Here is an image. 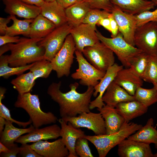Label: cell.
<instances>
[{
    "label": "cell",
    "mask_w": 157,
    "mask_h": 157,
    "mask_svg": "<svg viewBox=\"0 0 157 157\" xmlns=\"http://www.w3.org/2000/svg\"><path fill=\"white\" fill-rule=\"evenodd\" d=\"M150 55L142 51L133 60L130 66L142 79L149 63Z\"/></svg>",
    "instance_id": "e575fe53"
},
{
    "label": "cell",
    "mask_w": 157,
    "mask_h": 157,
    "mask_svg": "<svg viewBox=\"0 0 157 157\" xmlns=\"http://www.w3.org/2000/svg\"><path fill=\"white\" fill-rule=\"evenodd\" d=\"M8 55H2L0 56V76L5 79H8L14 75L19 76L26 70H29L34 63L26 65L17 67L8 66Z\"/></svg>",
    "instance_id": "1f68e13d"
},
{
    "label": "cell",
    "mask_w": 157,
    "mask_h": 157,
    "mask_svg": "<svg viewBox=\"0 0 157 157\" xmlns=\"http://www.w3.org/2000/svg\"><path fill=\"white\" fill-rule=\"evenodd\" d=\"M115 108L126 122L144 114L148 110V107L136 100L120 103Z\"/></svg>",
    "instance_id": "d4e9b609"
},
{
    "label": "cell",
    "mask_w": 157,
    "mask_h": 157,
    "mask_svg": "<svg viewBox=\"0 0 157 157\" xmlns=\"http://www.w3.org/2000/svg\"><path fill=\"white\" fill-rule=\"evenodd\" d=\"M142 126L133 122H125L117 132L109 135H85L86 138L95 146L99 157H105L110 151Z\"/></svg>",
    "instance_id": "3957f363"
},
{
    "label": "cell",
    "mask_w": 157,
    "mask_h": 157,
    "mask_svg": "<svg viewBox=\"0 0 157 157\" xmlns=\"http://www.w3.org/2000/svg\"><path fill=\"white\" fill-rule=\"evenodd\" d=\"M40 7V14L52 22L56 27L67 22L65 9L60 6L56 0L45 2Z\"/></svg>",
    "instance_id": "cb8c5ba5"
},
{
    "label": "cell",
    "mask_w": 157,
    "mask_h": 157,
    "mask_svg": "<svg viewBox=\"0 0 157 157\" xmlns=\"http://www.w3.org/2000/svg\"><path fill=\"white\" fill-rule=\"evenodd\" d=\"M35 81L33 74L30 71L18 76L13 79L10 83L18 94H22L30 92L35 84Z\"/></svg>",
    "instance_id": "4dcf8cb0"
},
{
    "label": "cell",
    "mask_w": 157,
    "mask_h": 157,
    "mask_svg": "<svg viewBox=\"0 0 157 157\" xmlns=\"http://www.w3.org/2000/svg\"><path fill=\"white\" fill-rule=\"evenodd\" d=\"M10 16L13 24L7 27L6 34L12 36L22 35L27 37L29 33L31 24L33 19L21 20L17 19L15 15Z\"/></svg>",
    "instance_id": "f546056e"
},
{
    "label": "cell",
    "mask_w": 157,
    "mask_h": 157,
    "mask_svg": "<svg viewBox=\"0 0 157 157\" xmlns=\"http://www.w3.org/2000/svg\"><path fill=\"white\" fill-rule=\"evenodd\" d=\"M79 0V1H82L83 0Z\"/></svg>",
    "instance_id": "6f0895ef"
},
{
    "label": "cell",
    "mask_w": 157,
    "mask_h": 157,
    "mask_svg": "<svg viewBox=\"0 0 157 157\" xmlns=\"http://www.w3.org/2000/svg\"><path fill=\"white\" fill-rule=\"evenodd\" d=\"M72 27L67 22L56 27L38 43L45 50L44 59L51 61L62 47Z\"/></svg>",
    "instance_id": "9c48e42d"
},
{
    "label": "cell",
    "mask_w": 157,
    "mask_h": 157,
    "mask_svg": "<svg viewBox=\"0 0 157 157\" xmlns=\"http://www.w3.org/2000/svg\"><path fill=\"white\" fill-rule=\"evenodd\" d=\"M123 68V65H119L115 63L106 71L104 76L94 87L93 96L96 97L98 93L99 94L94 100L90 102V110L96 108H101L105 105L102 101V97L110 84L114 80L118 72Z\"/></svg>",
    "instance_id": "9a60e30c"
},
{
    "label": "cell",
    "mask_w": 157,
    "mask_h": 157,
    "mask_svg": "<svg viewBox=\"0 0 157 157\" xmlns=\"http://www.w3.org/2000/svg\"><path fill=\"white\" fill-rule=\"evenodd\" d=\"M88 140L84 137L78 139L76 142L75 149L78 156L80 157H93L89 147Z\"/></svg>",
    "instance_id": "f35d334b"
},
{
    "label": "cell",
    "mask_w": 157,
    "mask_h": 157,
    "mask_svg": "<svg viewBox=\"0 0 157 157\" xmlns=\"http://www.w3.org/2000/svg\"><path fill=\"white\" fill-rule=\"evenodd\" d=\"M61 84V81L52 83L48 88L47 93L58 104L62 118L75 117L83 112H90V105L94 87H88L85 92L80 93L76 90L78 83L75 82L69 85V91L64 93L60 89Z\"/></svg>",
    "instance_id": "6da1fadb"
},
{
    "label": "cell",
    "mask_w": 157,
    "mask_h": 157,
    "mask_svg": "<svg viewBox=\"0 0 157 157\" xmlns=\"http://www.w3.org/2000/svg\"><path fill=\"white\" fill-rule=\"evenodd\" d=\"M35 80L38 78H47L53 70L51 62L44 58L34 63L29 69Z\"/></svg>",
    "instance_id": "836d02e7"
},
{
    "label": "cell",
    "mask_w": 157,
    "mask_h": 157,
    "mask_svg": "<svg viewBox=\"0 0 157 157\" xmlns=\"http://www.w3.org/2000/svg\"><path fill=\"white\" fill-rule=\"evenodd\" d=\"M35 128L33 125L27 128H17L13 126L12 122L6 120L4 129L0 135V142L8 148L14 144V142L19 137L30 132Z\"/></svg>",
    "instance_id": "83f0119b"
},
{
    "label": "cell",
    "mask_w": 157,
    "mask_h": 157,
    "mask_svg": "<svg viewBox=\"0 0 157 157\" xmlns=\"http://www.w3.org/2000/svg\"><path fill=\"white\" fill-rule=\"evenodd\" d=\"M43 38L22 37L17 43L8 44L10 51L8 58L9 66H25L44 58L45 50L38 44Z\"/></svg>",
    "instance_id": "7a4b0ae2"
},
{
    "label": "cell",
    "mask_w": 157,
    "mask_h": 157,
    "mask_svg": "<svg viewBox=\"0 0 157 157\" xmlns=\"http://www.w3.org/2000/svg\"><path fill=\"white\" fill-rule=\"evenodd\" d=\"M139 87L134 95L135 100L142 103L147 107L157 102V89L156 87L151 89Z\"/></svg>",
    "instance_id": "d6a6232c"
},
{
    "label": "cell",
    "mask_w": 157,
    "mask_h": 157,
    "mask_svg": "<svg viewBox=\"0 0 157 157\" xmlns=\"http://www.w3.org/2000/svg\"><path fill=\"white\" fill-rule=\"evenodd\" d=\"M63 119L76 128H86L92 131L96 135L106 134L104 120L100 113L83 112L78 116Z\"/></svg>",
    "instance_id": "8fae6325"
},
{
    "label": "cell",
    "mask_w": 157,
    "mask_h": 157,
    "mask_svg": "<svg viewBox=\"0 0 157 157\" xmlns=\"http://www.w3.org/2000/svg\"><path fill=\"white\" fill-rule=\"evenodd\" d=\"M61 128L54 124L42 128H35L30 132L19 137L15 142L21 144L41 140L56 139L60 137Z\"/></svg>",
    "instance_id": "d6986e66"
},
{
    "label": "cell",
    "mask_w": 157,
    "mask_h": 157,
    "mask_svg": "<svg viewBox=\"0 0 157 157\" xmlns=\"http://www.w3.org/2000/svg\"><path fill=\"white\" fill-rule=\"evenodd\" d=\"M89 4L91 9H98L111 13L113 5L109 0H83Z\"/></svg>",
    "instance_id": "60d3db41"
},
{
    "label": "cell",
    "mask_w": 157,
    "mask_h": 157,
    "mask_svg": "<svg viewBox=\"0 0 157 157\" xmlns=\"http://www.w3.org/2000/svg\"><path fill=\"white\" fill-rule=\"evenodd\" d=\"M114 81L130 94L134 96L137 88L142 86L143 80L130 67L119 71Z\"/></svg>",
    "instance_id": "ffe728a7"
},
{
    "label": "cell",
    "mask_w": 157,
    "mask_h": 157,
    "mask_svg": "<svg viewBox=\"0 0 157 157\" xmlns=\"http://www.w3.org/2000/svg\"><path fill=\"white\" fill-rule=\"evenodd\" d=\"M20 38L18 36H12L7 34L0 36V46L9 44L17 43L20 40Z\"/></svg>",
    "instance_id": "7bdbcfd3"
},
{
    "label": "cell",
    "mask_w": 157,
    "mask_h": 157,
    "mask_svg": "<svg viewBox=\"0 0 157 157\" xmlns=\"http://www.w3.org/2000/svg\"><path fill=\"white\" fill-rule=\"evenodd\" d=\"M118 154L120 157H154L149 144L127 138L118 145Z\"/></svg>",
    "instance_id": "2e32d148"
},
{
    "label": "cell",
    "mask_w": 157,
    "mask_h": 157,
    "mask_svg": "<svg viewBox=\"0 0 157 157\" xmlns=\"http://www.w3.org/2000/svg\"><path fill=\"white\" fill-rule=\"evenodd\" d=\"M76 50L74 40L70 34L66 37L61 49L51 61L53 70L56 71L58 78L69 75Z\"/></svg>",
    "instance_id": "ba28073f"
},
{
    "label": "cell",
    "mask_w": 157,
    "mask_h": 157,
    "mask_svg": "<svg viewBox=\"0 0 157 157\" xmlns=\"http://www.w3.org/2000/svg\"><path fill=\"white\" fill-rule=\"evenodd\" d=\"M6 120L4 118L0 117V135L1 134L4 129Z\"/></svg>",
    "instance_id": "f907efd6"
},
{
    "label": "cell",
    "mask_w": 157,
    "mask_h": 157,
    "mask_svg": "<svg viewBox=\"0 0 157 157\" xmlns=\"http://www.w3.org/2000/svg\"><path fill=\"white\" fill-rule=\"evenodd\" d=\"M45 2H49L53 1L56 0H43Z\"/></svg>",
    "instance_id": "11a10c76"
},
{
    "label": "cell",
    "mask_w": 157,
    "mask_h": 157,
    "mask_svg": "<svg viewBox=\"0 0 157 157\" xmlns=\"http://www.w3.org/2000/svg\"><path fill=\"white\" fill-rule=\"evenodd\" d=\"M153 119H149L146 124L134 134L127 138L131 140L141 142L147 144L154 143L157 148V130L154 127Z\"/></svg>",
    "instance_id": "f1b7e54d"
},
{
    "label": "cell",
    "mask_w": 157,
    "mask_h": 157,
    "mask_svg": "<svg viewBox=\"0 0 157 157\" xmlns=\"http://www.w3.org/2000/svg\"><path fill=\"white\" fill-rule=\"evenodd\" d=\"M111 13L117 23L119 32L124 40L131 45L135 46L134 36L137 27L135 15L126 13L115 5Z\"/></svg>",
    "instance_id": "7c38bea8"
},
{
    "label": "cell",
    "mask_w": 157,
    "mask_h": 157,
    "mask_svg": "<svg viewBox=\"0 0 157 157\" xmlns=\"http://www.w3.org/2000/svg\"><path fill=\"white\" fill-rule=\"evenodd\" d=\"M58 120L60 125V137L69 151L68 157H78L75 151V144L78 139L85 135L84 131L74 127L71 123L66 122L62 118Z\"/></svg>",
    "instance_id": "ac0fdd59"
},
{
    "label": "cell",
    "mask_w": 157,
    "mask_h": 157,
    "mask_svg": "<svg viewBox=\"0 0 157 157\" xmlns=\"http://www.w3.org/2000/svg\"><path fill=\"white\" fill-rule=\"evenodd\" d=\"M104 118L106 134L117 131L125 122L124 118L117 112L115 108L105 105L101 108H97Z\"/></svg>",
    "instance_id": "603a6c76"
},
{
    "label": "cell",
    "mask_w": 157,
    "mask_h": 157,
    "mask_svg": "<svg viewBox=\"0 0 157 157\" xmlns=\"http://www.w3.org/2000/svg\"><path fill=\"white\" fill-rule=\"evenodd\" d=\"M154 86L156 87V89H157V86Z\"/></svg>",
    "instance_id": "680465c9"
},
{
    "label": "cell",
    "mask_w": 157,
    "mask_h": 157,
    "mask_svg": "<svg viewBox=\"0 0 157 157\" xmlns=\"http://www.w3.org/2000/svg\"><path fill=\"white\" fill-rule=\"evenodd\" d=\"M109 18L110 22V32L111 33V37L114 38L117 35L119 32L118 26L112 14Z\"/></svg>",
    "instance_id": "f6af8a7d"
},
{
    "label": "cell",
    "mask_w": 157,
    "mask_h": 157,
    "mask_svg": "<svg viewBox=\"0 0 157 157\" xmlns=\"http://www.w3.org/2000/svg\"><path fill=\"white\" fill-rule=\"evenodd\" d=\"M135 16L137 27L150 22L157 23V8L154 10L145 11Z\"/></svg>",
    "instance_id": "ab89813d"
},
{
    "label": "cell",
    "mask_w": 157,
    "mask_h": 157,
    "mask_svg": "<svg viewBox=\"0 0 157 157\" xmlns=\"http://www.w3.org/2000/svg\"><path fill=\"white\" fill-rule=\"evenodd\" d=\"M56 28L52 22L40 14L33 19L31 24L29 33L27 37L43 38Z\"/></svg>",
    "instance_id": "484cf974"
},
{
    "label": "cell",
    "mask_w": 157,
    "mask_h": 157,
    "mask_svg": "<svg viewBox=\"0 0 157 157\" xmlns=\"http://www.w3.org/2000/svg\"><path fill=\"white\" fill-rule=\"evenodd\" d=\"M75 54L78 64V68L71 75L74 79H79L81 85L94 87L104 76L106 73L98 70L84 57L82 52L76 50Z\"/></svg>",
    "instance_id": "30bf717a"
},
{
    "label": "cell",
    "mask_w": 157,
    "mask_h": 157,
    "mask_svg": "<svg viewBox=\"0 0 157 157\" xmlns=\"http://www.w3.org/2000/svg\"><path fill=\"white\" fill-rule=\"evenodd\" d=\"M101 25L110 32V22L109 17L101 19L98 22V24Z\"/></svg>",
    "instance_id": "c3c4849f"
},
{
    "label": "cell",
    "mask_w": 157,
    "mask_h": 157,
    "mask_svg": "<svg viewBox=\"0 0 157 157\" xmlns=\"http://www.w3.org/2000/svg\"><path fill=\"white\" fill-rule=\"evenodd\" d=\"M154 157H157V153L154 154Z\"/></svg>",
    "instance_id": "9f6ffc18"
},
{
    "label": "cell",
    "mask_w": 157,
    "mask_h": 157,
    "mask_svg": "<svg viewBox=\"0 0 157 157\" xmlns=\"http://www.w3.org/2000/svg\"><path fill=\"white\" fill-rule=\"evenodd\" d=\"M97 30L96 27L83 23L73 27L70 34L74 40L76 50L82 52L85 47L92 46L99 42Z\"/></svg>",
    "instance_id": "4fadbf2b"
},
{
    "label": "cell",
    "mask_w": 157,
    "mask_h": 157,
    "mask_svg": "<svg viewBox=\"0 0 157 157\" xmlns=\"http://www.w3.org/2000/svg\"><path fill=\"white\" fill-rule=\"evenodd\" d=\"M30 146L42 157H68L69 154L61 138L52 142L40 140L33 142Z\"/></svg>",
    "instance_id": "5bb4252c"
},
{
    "label": "cell",
    "mask_w": 157,
    "mask_h": 157,
    "mask_svg": "<svg viewBox=\"0 0 157 157\" xmlns=\"http://www.w3.org/2000/svg\"><path fill=\"white\" fill-rule=\"evenodd\" d=\"M123 12L137 15L154 9V3L149 0H109Z\"/></svg>",
    "instance_id": "7402d4cb"
},
{
    "label": "cell",
    "mask_w": 157,
    "mask_h": 157,
    "mask_svg": "<svg viewBox=\"0 0 157 157\" xmlns=\"http://www.w3.org/2000/svg\"><path fill=\"white\" fill-rule=\"evenodd\" d=\"M0 56L3 55L6 52L9 51V49L7 44L0 46Z\"/></svg>",
    "instance_id": "816d5d0a"
},
{
    "label": "cell",
    "mask_w": 157,
    "mask_h": 157,
    "mask_svg": "<svg viewBox=\"0 0 157 157\" xmlns=\"http://www.w3.org/2000/svg\"><path fill=\"white\" fill-rule=\"evenodd\" d=\"M4 11L10 15L25 19H34L41 13V7L19 0H3Z\"/></svg>",
    "instance_id": "e0dca14e"
},
{
    "label": "cell",
    "mask_w": 157,
    "mask_h": 157,
    "mask_svg": "<svg viewBox=\"0 0 157 157\" xmlns=\"http://www.w3.org/2000/svg\"><path fill=\"white\" fill-rule=\"evenodd\" d=\"M106 105L115 108L119 103L135 100L133 96L130 94L114 81L110 84L102 97Z\"/></svg>",
    "instance_id": "44dd1931"
},
{
    "label": "cell",
    "mask_w": 157,
    "mask_h": 157,
    "mask_svg": "<svg viewBox=\"0 0 157 157\" xmlns=\"http://www.w3.org/2000/svg\"><path fill=\"white\" fill-rule=\"evenodd\" d=\"M9 151V149L7 147L0 142V153L2 152H6Z\"/></svg>",
    "instance_id": "f5cc1de1"
},
{
    "label": "cell",
    "mask_w": 157,
    "mask_h": 157,
    "mask_svg": "<svg viewBox=\"0 0 157 157\" xmlns=\"http://www.w3.org/2000/svg\"><path fill=\"white\" fill-rule=\"evenodd\" d=\"M153 2L155 4V6H157V0H149Z\"/></svg>",
    "instance_id": "db71d44e"
},
{
    "label": "cell",
    "mask_w": 157,
    "mask_h": 157,
    "mask_svg": "<svg viewBox=\"0 0 157 157\" xmlns=\"http://www.w3.org/2000/svg\"><path fill=\"white\" fill-rule=\"evenodd\" d=\"M90 9L88 3L83 0L78 1L65 9L67 22L72 27L78 26L82 23Z\"/></svg>",
    "instance_id": "4316f807"
},
{
    "label": "cell",
    "mask_w": 157,
    "mask_h": 157,
    "mask_svg": "<svg viewBox=\"0 0 157 157\" xmlns=\"http://www.w3.org/2000/svg\"><path fill=\"white\" fill-rule=\"evenodd\" d=\"M57 3L62 7L66 9L75 3L79 0H56Z\"/></svg>",
    "instance_id": "7dc6e473"
},
{
    "label": "cell",
    "mask_w": 157,
    "mask_h": 157,
    "mask_svg": "<svg viewBox=\"0 0 157 157\" xmlns=\"http://www.w3.org/2000/svg\"><path fill=\"white\" fill-rule=\"evenodd\" d=\"M8 149L9 151L6 152L0 153V157H16L19 152V147L14 143Z\"/></svg>",
    "instance_id": "ee69618b"
},
{
    "label": "cell",
    "mask_w": 157,
    "mask_h": 157,
    "mask_svg": "<svg viewBox=\"0 0 157 157\" xmlns=\"http://www.w3.org/2000/svg\"><path fill=\"white\" fill-rule=\"evenodd\" d=\"M82 53L91 64L104 72L115 63L113 52L100 41L85 47Z\"/></svg>",
    "instance_id": "8992f818"
},
{
    "label": "cell",
    "mask_w": 157,
    "mask_h": 157,
    "mask_svg": "<svg viewBox=\"0 0 157 157\" xmlns=\"http://www.w3.org/2000/svg\"><path fill=\"white\" fill-rule=\"evenodd\" d=\"M12 20L10 16L6 18L0 17V34L3 35L6 34L7 24Z\"/></svg>",
    "instance_id": "bcb514c9"
},
{
    "label": "cell",
    "mask_w": 157,
    "mask_h": 157,
    "mask_svg": "<svg viewBox=\"0 0 157 157\" xmlns=\"http://www.w3.org/2000/svg\"><path fill=\"white\" fill-rule=\"evenodd\" d=\"M143 81L157 86V55H150L147 68L142 78Z\"/></svg>",
    "instance_id": "d590c367"
},
{
    "label": "cell",
    "mask_w": 157,
    "mask_h": 157,
    "mask_svg": "<svg viewBox=\"0 0 157 157\" xmlns=\"http://www.w3.org/2000/svg\"><path fill=\"white\" fill-rule=\"evenodd\" d=\"M14 105L15 107L22 108L26 111L35 128H40L44 125L55 124L58 120L52 112H45L42 110L38 94H32L30 92L18 94Z\"/></svg>",
    "instance_id": "277c9868"
},
{
    "label": "cell",
    "mask_w": 157,
    "mask_h": 157,
    "mask_svg": "<svg viewBox=\"0 0 157 157\" xmlns=\"http://www.w3.org/2000/svg\"><path fill=\"white\" fill-rule=\"evenodd\" d=\"M19 154L23 157H42L33 149L31 148L30 145L27 143L22 144L19 147Z\"/></svg>",
    "instance_id": "b9f144b4"
},
{
    "label": "cell",
    "mask_w": 157,
    "mask_h": 157,
    "mask_svg": "<svg viewBox=\"0 0 157 157\" xmlns=\"http://www.w3.org/2000/svg\"><path fill=\"white\" fill-rule=\"evenodd\" d=\"M6 89L2 87L0 88V117L4 118L6 120H9L14 123L20 127L26 128L27 126L32 123L30 119L27 122H22L16 120L12 118L9 109L2 102V100L4 97V94Z\"/></svg>",
    "instance_id": "74e56055"
},
{
    "label": "cell",
    "mask_w": 157,
    "mask_h": 157,
    "mask_svg": "<svg viewBox=\"0 0 157 157\" xmlns=\"http://www.w3.org/2000/svg\"><path fill=\"white\" fill-rule=\"evenodd\" d=\"M96 33L100 41L113 51L125 68L130 67L134 58L143 51L128 43L119 32L116 37L111 38L104 36L97 30Z\"/></svg>",
    "instance_id": "5b68a950"
},
{
    "label": "cell",
    "mask_w": 157,
    "mask_h": 157,
    "mask_svg": "<svg viewBox=\"0 0 157 157\" xmlns=\"http://www.w3.org/2000/svg\"><path fill=\"white\" fill-rule=\"evenodd\" d=\"M111 13L106 11L98 9H90L88 12L82 23L88 24L96 27L99 21L102 19L109 17Z\"/></svg>",
    "instance_id": "8d00e7d4"
},
{
    "label": "cell",
    "mask_w": 157,
    "mask_h": 157,
    "mask_svg": "<svg viewBox=\"0 0 157 157\" xmlns=\"http://www.w3.org/2000/svg\"><path fill=\"white\" fill-rule=\"evenodd\" d=\"M26 3L41 7L45 1L43 0H19Z\"/></svg>",
    "instance_id": "681fc988"
},
{
    "label": "cell",
    "mask_w": 157,
    "mask_h": 157,
    "mask_svg": "<svg viewBox=\"0 0 157 157\" xmlns=\"http://www.w3.org/2000/svg\"><path fill=\"white\" fill-rule=\"evenodd\" d=\"M135 46L150 55H157V23L147 22L137 27L134 36Z\"/></svg>",
    "instance_id": "52a82bcc"
}]
</instances>
